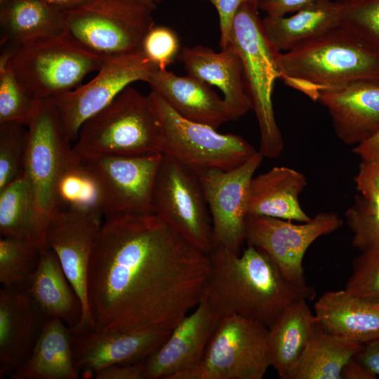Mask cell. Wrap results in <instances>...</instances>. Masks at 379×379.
<instances>
[{
  "label": "cell",
  "mask_w": 379,
  "mask_h": 379,
  "mask_svg": "<svg viewBox=\"0 0 379 379\" xmlns=\"http://www.w3.org/2000/svg\"><path fill=\"white\" fill-rule=\"evenodd\" d=\"M267 333L257 321L225 314L201 360L171 379H262L270 367Z\"/></svg>",
  "instance_id": "obj_9"
},
{
  "label": "cell",
  "mask_w": 379,
  "mask_h": 379,
  "mask_svg": "<svg viewBox=\"0 0 379 379\" xmlns=\"http://www.w3.org/2000/svg\"><path fill=\"white\" fill-rule=\"evenodd\" d=\"M163 150L161 125L150 101L131 86L83 124L72 147L84 160L163 154Z\"/></svg>",
  "instance_id": "obj_4"
},
{
  "label": "cell",
  "mask_w": 379,
  "mask_h": 379,
  "mask_svg": "<svg viewBox=\"0 0 379 379\" xmlns=\"http://www.w3.org/2000/svg\"><path fill=\"white\" fill-rule=\"evenodd\" d=\"M347 224L353 234L352 246L360 251L379 244V203L359 193L346 211Z\"/></svg>",
  "instance_id": "obj_36"
},
{
  "label": "cell",
  "mask_w": 379,
  "mask_h": 379,
  "mask_svg": "<svg viewBox=\"0 0 379 379\" xmlns=\"http://www.w3.org/2000/svg\"><path fill=\"white\" fill-rule=\"evenodd\" d=\"M154 213L208 254L213 248L210 212L199 176L164 154L154 187Z\"/></svg>",
  "instance_id": "obj_10"
},
{
  "label": "cell",
  "mask_w": 379,
  "mask_h": 379,
  "mask_svg": "<svg viewBox=\"0 0 379 379\" xmlns=\"http://www.w3.org/2000/svg\"><path fill=\"white\" fill-rule=\"evenodd\" d=\"M341 379H375L376 375L368 367L357 360L355 357L350 359L341 371Z\"/></svg>",
  "instance_id": "obj_45"
},
{
  "label": "cell",
  "mask_w": 379,
  "mask_h": 379,
  "mask_svg": "<svg viewBox=\"0 0 379 379\" xmlns=\"http://www.w3.org/2000/svg\"><path fill=\"white\" fill-rule=\"evenodd\" d=\"M222 317L201 296L194 310L187 314L166 341L144 360V379H171L196 365Z\"/></svg>",
  "instance_id": "obj_17"
},
{
  "label": "cell",
  "mask_w": 379,
  "mask_h": 379,
  "mask_svg": "<svg viewBox=\"0 0 379 379\" xmlns=\"http://www.w3.org/2000/svg\"><path fill=\"white\" fill-rule=\"evenodd\" d=\"M96 379H144V360L106 367L94 374Z\"/></svg>",
  "instance_id": "obj_42"
},
{
  "label": "cell",
  "mask_w": 379,
  "mask_h": 379,
  "mask_svg": "<svg viewBox=\"0 0 379 379\" xmlns=\"http://www.w3.org/2000/svg\"><path fill=\"white\" fill-rule=\"evenodd\" d=\"M54 212L104 217L98 180L86 161L72 152L63 163L55 183L52 213Z\"/></svg>",
  "instance_id": "obj_30"
},
{
  "label": "cell",
  "mask_w": 379,
  "mask_h": 379,
  "mask_svg": "<svg viewBox=\"0 0 379 379\" xmlns=\"http://www.w3.org/2000/svg\"><path fill=\"white\" fill-rule=\"evenodd\" d=\"M302 299L290 304L268 328L267 349L270 366L279 378L288 379L313 333L317 319Z\"/></svg>",
  "instance_id": "obj_28"
},
{
  "label": "cell",
  "mask_w": 379,
  "mask_h": 379,
  "mask_svg": "<svg viewBox=\"0 0 379 379\" xmlns=\"http://www.w3.org/2000/svg\"><path fill=\"white\" fill-rule=\"evenodd\" d=\"M45 321L26 289H0V378L28 357Z\"/></svg>",
  "instance_id": "obj_21"
},
{
  "label": "cell",
  "mask_w": 379,
  "mask_h": 379,
  "mask_svg": "<svg viewBox=\"0 0 379 379\" xmlns=\"http://www.w3.org/2000/svg\"><path fill=\"white\" fill-rule=\"evenodd\" d=\"M18 81L39 99L52 98L80 85L105 58L88 50L64 32L7 46Z\"/></svg>",
  "instance_id": "obj_5"
},
{
  "label": "cell",
  "mask_w": 379,
  "mask_h": 379,
  "mask_svg": "<svg viewBox=\"0 0 379 379\" xmlns=\"http://www.w3.org/2000/svg\"><path fill=\"white\" fill-rule=\"evenodd\" d=\"M361 162H379V130L352 149Z\"/></svg>",
  "instance_id": "obj_43"
},
{
  "label": "cell",
  "mask_w": 379,
  "mask_h": 379,
  "mask_svg": "<svg viewBox=\"0 0 379 379\" xmlns=\"http://www.w3.org/2000/svg\"><path fill=\"white\" fill-rule=\"evenodd\" d=\"M72 334L59 318L45 319L26 360L10 375L13 379H77Z\"/></svg>",
  "instance_id": "obj_27"
},
{
  "label": "cell",
  "mask_w": 379,
  "mask_h": 379,
  "mask_svg": "<svg viewBox=\"0 0 379 379\" xmlns=\"http://www.w3.org/2000/svg\"><path fill=\"white\" fill-rule=\"evenodd\" d=\"M1 44L13 46L64 31L62 11L43 0H6L0 4Z\"/></svg>",
  "instance_id": "obj_29"
},
{
  "label": "cell",
  "mask_w": 379,
  "mask_h": 379,
  "mask_svg": "<svg viewBox=\"0 0 379 379\" xmlns=\"http://www.w3.org/2000/svg\"><path fill=\"white\" fill-rule=\"evenodd\" d=\"M27 130L22 177L31 189L40 216L48 226L53 212L55 183L72 147L53 98L41 100Z\"/></svg>",
  "instance_id": "obj_14"
},
{
  "label": "cell",
  "mask_w": 379,
  "mask_h": 379,
  "mask_svg": "<svg viewBox=\"0 0 379 379\" xmlns=\"http://www.w3.org/2000/svg\"><path fill=\"white\" fill-rule=\"evenodd\" d=\"M51 6L63 11L77 6L87 0H43Z\"/></svg>",
  "instance_id": "obj_47"
},
{
  "label": "cell",
  "mask_w": 379,
  "mask_h": 379,
  "mask_svg": "<svg viewBox=\"0 0 379 379\" xmlns=\"http://www.w3.org/2000/svg\"><path fill=\"white\" fill-rule=\"evenodd\" d=\"M317 101L331 116L338 138L357 145L379 130V82L361 81L322 91Z\"/></svg>",
  "instance_id": "obj_20"
},
{
  "label": "cell",
  "mask_w": 379,
  "mask_h": 379,
  "mask_svg": "<svg viewBox=\"0 0 379 379\" xmlns=\"http://www.w3.org/2000/svg\"><path fill=\"white\" fill-rule=\"evenodd\" d=\"M258 11L255 1L241 5L232 22L229 43L237 49L242 62L248 94L260 129L258 152L263 158L274 159L284 149L272 99L279 75L275 61L277 51L266 37Z\"/></svg>",
  "instance_id": "obj_6"
},
{
  "label": "cell",
  "mask_w": 379,
  "mask_h": 379,
  "mask_svg": "<svg viewBox=\"0 0 379 379\" xmlns=\"http://www.w3.org/2000/svg\"><path fill=\"white\" fill-rule=\"evenodd\" d=\"M247 244L240 254L212 248L202 296L222 316L235 314L270 328L290 304L312 300L316 293L289 281L267 254Z\"/></svg>",
  "instance_id": "obj_2"
},
{
  "label": "cell",
  "mask_w": 379,
  "mask_h": 379,
  "mask_svg": "<svg viewBox=\"0 0 379 379\" xmlns=\"http://www.w3.org/2000/svg\"><path fill=\"white\" fill-rule=\"evenodd\" d=\"M162 158L155 154L85 159L101 188L105 219L154 213L153 191Z\"/></svg>",
  "instance_id": "obj_13"
},
{
  "label": "cell",
  "mask_w": 379,
  "mask_h": 379,
  "mask_svg": "<svg viewBox=\"0 0 379 379\" xmlns=\"http://www.w3.org/2000/svg\"><path fill=\"white\" fill-rule=\"evenodd\" d=\"M363 346L330 333L317 321L308 345L288 379H341L343 368Z\"/></svg>",
  "instance_id": "obj_31"
},
{
  "label": "cell",
  "mask_w": 379,
  "mask_h": 379,
  "mask_svg": "<svg viewBox=\"0 0 379 379\" xmlns=\"http://www.w3.org/2000/svg\"><path fill=\"white\" fill-rule=\"evenodd\" d=\"M177 60L187 74L210 86H215L224 95L232 121L252 109L244 68L237 49L230 43L220 52L202 45L182 48Z\"/></svg>",
  "instance_id": "obj_19"
},
{
  "label": "cell",
  "mask_w": 379,
  "mask_h": 379,
  "mask_svg": "<svg viewBox=\"0 0 379 379\" xmlns=\"http://www.w3.org/2000/svg\"><path fill=\"white\" fill-rule=\"evenodd\" d=\"M343 220L334 212H321L310 221L295 224L266 216L248 215L246 241L267 254L291 283L307 285L302 262L310 245L319 237L341 227Z\"/></svg>",
  "instance_id": "obj_12"
},
{
  "label": "cell",
  "mask_w": 379,
  "mask_h": 379,
  "mask_svg": "<svg viewBox=\"0 0 379 379\" xmlns=\"http://www.w3.org/2000/svg\"><path fill=\"white\" fill-rule=\"evenodd\" d=\"M354 182L356 184L371 185L379 189V162H361Z\"/></svg>",
  "instance_id": "obj_46"
},
{
  "label": "cell",
  "mask_w": 379,
  "mask_h": 379,
  "mask_svg": "<svg viewBox=\"0 0 379 379\" xmlns=\"http://www.w3.org/2000/svg\"><path fill=\"white\" fill-rule=\"evenodd\" d=\"M141 51L159 69H167L180 53V41L172 29L154 25L143 39Z\"/></svg>",
  "instance_id": "obj_39"
},
{
  "label": "cell",
  "mask_w": 379,
  "mask_h": 379,
  "mask_svg": "<svg viewBox=\"0 0 379 379\" xmlns=\"http://www.w3.org/2000/svg\"><path fill=\"white\" fill-rule=\"evenodd\" d=\"M147 83L184 118L217 129L232 121L224 99L208 84L189 74L180 77L167 69H157Z\"/></svg>",
  "instance_id": "obj_22"
},
{
  "label": "cell",
  "mask_w": 379,
  "mask_h": 379,
  "mask_svg": "<svg viewBox=\"0 0 379 379\" xmlns=\"http://www.w3.org/2000/svg\"><path fill=\"white\" fill-rule=\"evenodd\" d=\"M349 0H321L291 16L262 19L264 32L273 49L291 51L340 26Z\"/></svg>",
  "instance_id": "obj_24"
},
{
  "label": "cell",
  "mask_w": 379,
  "mask_h": 379,
  "mask_svg": "<svg viewBox=\"0 0 379 379\" xmlns=\"http://www.w3.org/2000/svg\"><path fill=\"white\" fill-rule=\"evenodd\" d=\"M27 139V126L0 124V190L23 176Z\"/></svg>",
  "instance_id": "obj_35"
},
{
  "label": "cell",
  "mask_w": 379,
  "mask_h": 379,
  "mask_svg": "<svg viewBox=\"0 0 379 379\" xmlns=\"http://www.w3.org/2000/svg\"><path fill=\"white\" fill-rule=\"evenodd\" d=\"M306 185L303 173L286 166H275L253 178L248 215L299 222L310 221L312 218L302 210L298 199Z\"/></svg>",
  "instance_id": "obj_26"
},
{
  "label": "cell",
  "mask_w": 379,
  "mask_h": 379,
  "mask_svg": "<svg viewBox=\"0 0 379 379\" xmlns=\"http://www.w3.org/2000/svg\"><path fill=\"white\" fill-rule=\"evenodd\" d=\"M321 0H257L259 10L267 16L279 18L293 14Z\"/></svg>",
  "instance_id": "obj_41"
},
{
  "label": "cell",
  "mask_w": 379,
  "mask_h": 379,
  "mask_svg": "<svg viewBox=\"0 0 379 379\" xmlns=\"http://www.w3.org/2000/svg\"><path fill=\"white\" fill-rule=\"evenodd\" d=\"M262 158L258 152L235 168L211 170L199 176L211 218L213 248L241 253L246 241L250 185Z\"/></svg>",
  "instance_id": "obj_15"
},
{
  "label": "cell",
  "mask_w": 379,
  "mask_h": 379,
  "mask_svg": "<svg viewBox=\"0 0 379 379\" xmlns=\"http://www.w3.org/2000/svg\"><path fill=\"white\" fill-rule=\"evenodd\" d=\"M355 358L379 376V339L364 344Z\"/></svg>",
  "instance_id": "obj_44"
},
{
  "label": "cell",
  "mask_w": 379,
  "mask_h": 379,
  "mask_svg": "<svg viewBox=\"0 0 379 379\" xmlns=\"http://www.w3.org/2000/svg\"><path fill=\"white\" fill-rule=\"evenodd\" d=\"M317 321L328 332L366 344L379 339V300L345 289L324 292L314 302Z\"/></svg>",
  "instance_id": "obj_23"
},
{
  "label": "cell",
  "mask_w": 379,
  "mask_h": 379,
  "mask_svg": "<svg viewBox=\"0 0 379 379\" xmlns=\"http://www.w3.org/2000/svg\"><path fill=\"white\" fill-rule=\"evenodd\" d=\"M279 79L312 100L361 81L379 82V53L342 27L275 53Z\"/></svg>",
  "instance_id": "obj_3"
},
{
  "label": "cell",
  "mask_w": 379,
  "mask_h": 379,
  "mask_svg": "<svg viewBox=\"0 0 379 379\" xmlns=\"http://www.w3.org/2000/svg\"><path fill=\"white\" fill-rule=\"evenodd\" d=\"M172 330L131 332L90 331L72 334L73 360L78 372L87 375L110 366L145 360L168 338Z\"/></svg>",
  "instance_id": "obj_18"
},
{
  "label": "cell",
  "mask_w": 379,
  "mask_h": 379,
  "mask_svg": "<svg viewBox=\"0 0 379 379\" xmlns=\"http://www.w3.org/2000/svg\"><path fill=\"white\" fill-rule=\"evenodd\" d=\"M26 290L45 319L57 317L74 329L82 316L81 302L66 277L55 253L41 249Z\"/></svg>",
  "instance_id": "obj_25"
},
{
  "label": "cell",
  "mask_w": 379,
  "mask_h": 379,
  "mask_svg": "<svg viewBox=\"0 0 379 379\" xmlns=\"http://www.w3.org/2000/svg\"><path fill=\"white\" fill-rule=\"evenodd\" d=\"M209 258L155 213L106 218L87 277L94 330H173L199 302Z\"/></svg>",
  "instance_id": "obj_1"
},
{
  "label": "cell",
  "mask_w": 379,
  "mask_h": 379,
  "mask_svg": "<svg viewBox=\"0 0 379 379\" xmlns=\"http://www.w3.org/2000/svg\"><path fill=\"white\" fill-rule=\"evenodd\" d=\"M41 249L27 239L1 237V287L8 289H26L36 269Z\"/></svg>",
  "instance_id": "obj_33"
},
{
  "label": "cell",
  "mask_w": 379,
  "mask_h": 379,
  "mask_svg": "<svg viewBox=\"0 0 379 379\" xmlns=\"http://www.w3.org/2000/svg\"><path fill=\"white\" fill-rule=\"evenodd\" d=\"M360 252L352 262L344 289L353 295L379 300V244Z\"/></svg>",
  "instance_id": "obj_38"
},
{
  "label": "cell",
  "mask_w": 379,
  "mask_h": 379,
  "mask_svg": "<svg viewBox=\"0 0 379 379\" xmlns=\"http://www.w3.org/2000/svg\"><path fill=\"white\" fill-rule=\"evenodd\" d=\"M139 0H87L62 11L64 32L103 58L141 51L154 25Z\"/></svg>",
  "instance_id": "obj_8"
},
{
  "label": "cell",
  "mask_w": 379,
  "mask_h": 379,
  "mask_svg": "<svg viewBox=\"0 0 379 379\" xmlns=\"http://www.w3.org/2000/svg\"><path fill=\"white\" fill-rule=\"evenodd\" d=\"M102 215L52 213L46 233V246L57 255L63 272L82 305V316L71 332L93 331L87 293V277L93 246Z\"/></svg>",
  "instance_id": "obj_16"
},
{
  "label": "cell",
  "mask_w": 379,
  "mask_h": 379,
  "mask_svg": "<svg viewBox=\"0 0 379 379\" xmlns=\"http://www.w3.org/2000/svg\"><path fill=\"white\" fill-rule=\"evenodd\" d=\"M160 123L166 154L200 176L211 170L229 171L258 151L239 135L188 120L177 113L157 93L147 95Z\"/></svg>",
  "instance_id": "obj_7"
},
{
  "label": "cell",
  "mask_w": 379,
  "mask_h": 379,
  "mask_svg": "<svg viewBox=\"0 0 379 379\" xmlns=\"http://www.w3.org/2000/svg\"><path fill=\"white\" fill-rule=\"evenodd\" d=\"M144 5L147 6L152 11L155 10L158 5L161 2V0H139Z\"/></svg>",
  "instance_id": "obj_48"
},
{
  "label": "cell",
  "mask_w": 379,
  "mask_h": 379,
  "mask_svg": "<svg viewBox=\"0 0 379 379\" xmlns=\"http://www.w3.org/2000/svg\"><path fill=\"white\" fill-rule=\"evenodd\" d=\"M5 1H6V0H0V4L4 2Z\"/></svg>",
  "instance_id": "obj_49"
},
{
  "label": "cell",
  "mask_w": 379,
  "mask_h": 379,
  "mask_svg": "<svg viewBox=\"0 0 379 379\" xmlns=\"http://www.w3.org/2000/svg\"><path fill=\"white\" fill-rule=\"evenodd\" d=\"M340 27L379 53V0H349Z\"/></svg>",
  "instance_id": "obj_37"
},
{
  "label": "cell",
  "mask_w": 379,
  "mask_h": 379,
  "mask_svg": "<svg viewBox=\"0 0 379 379\" xmlns=\"http://www.w3.org/2000/svg\"><path fill=\"white\" fill-rule=\"evenodd\" d=\"M157 69L142 51L105 58L93 79L52 98L69 142L77 140L86 121L108 106L132 83L147 82Z\"/></svg>",
  "instance_id": "obj_11"
},
{
  "label": "cell",
  "mask_w": 379,
  "mask_h": 379,
  "mask_svg": "<svg viewBox=\"0 0 379 379\" xmlns=\"http://www.w3.org/2000/svg\"><path fill=\"white\" fill-rule=\"evenodd\" d=\"M39 99L26 91L15 76L8 53L0 57V124L17 122L27 126L41 105Z\"/></svg>",
  "instance_id": "obj_34"
},
{
  "label": "cell",
  "mask_w": 379,
  "mask_h": 379,
  "mask_svg": "<svg viewBox=\"0 0 379 379\" xmlns=\"http://www.w3.org/2000/svg\"><path fill=\"white\" fill-rule=\"evenodd\" d=\"M215 8L218 18L220 32V46H227L234 15L244 3L257 0H207Z\"/></svg>",
  "instance_id": "obj_40"
},
{
  "label": "cell",
  "mask_w": 379,
  "mask_h": 379,
  "mask_svg": "<svg viewBox=\"0 0 379 379\" xmlns=\"http://www.w3.org/2000/svg\"><path fill=\"white\" fill-rule=\"evenodd\" d=\"M47 227L23 177L0 190L1 237L27 239L43 248Z\"/></svg>",
  "instance_id": "obj_32"
}]
</instances>
